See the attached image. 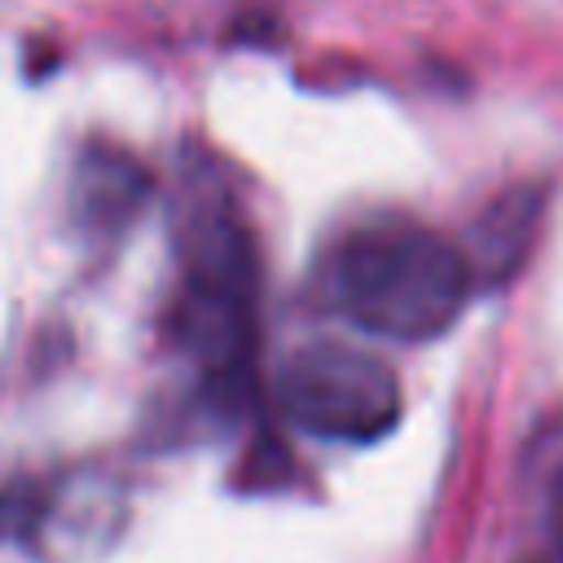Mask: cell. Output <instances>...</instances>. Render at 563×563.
Returning a JSON list of instances; mask_svg holds the SVG:
<instances>
[{
    "label": "cell",
    "mask_w": 563,
    "mask_h": 563,
    "mask_svg": "<svg viewBox=\"0 0 563 563\" xmlns=\"http://www.w3.org/2000/svg\"><path fill=\"white\" fill-rule=\"evenodd\" d=\"M277 409L290 427L317 440L369 444L400 422V383L374 352L325 339L286 356L277 374Z\"/></svg>",
    "instance_id": "7a4b0ae2"
},
{
    "label": "cell",
    "mask_w": 563,
    "mask_h": 563,
    "mask_svg": "<svg viewBox=\"0 0 563 563\" xmlns=\"http://www.w3.org/2000/svg\"><path fill=\"white\" fill-rule=\"evenodd\" d=\"M475 286L462 246L400 216L352 224L317 264L321 303L356 330L422 343L444 334Z\"/></svg>",
    "instance_id": "6da1fadb"
},
{
    "label": "cell",
    "mask_w": 563,
    "mask_h": 563,
    "mask_svg": "<svg viewBox=\"0 0 563 563\" xmlns=\"http://www.w3.org/2000/svg\"><path fill=\"white\" fill-rule=\"evenodd\" d=\"M541 211H545V194L541 189H506L497 202L484 207V216L471 224V273L479 282H501L510 277L528 251L532 238L541 229Z\"/></svg>",
    "instance_id": "277c9868"
},
{
    "label": "cell",
    "mask_w": 563,
    "mask_h": 563,
    "mask_svg": "<svg viewBox=\"0 0 563 563\" xmlns=\"http://www.w3.org/2000/svg\"><path fill=\"white\" fill-rule=\"evenodd\" d=\"M550 532H554V554H559V563H563V479H559V488H554V515H550Z\"/></svg>",
    "instance_id": "5b68a950"
},
{
    "label": "cell",
    "mask_w": 563,
    "mask_h": 563,
    "mask_svg": "<svg viewBox=\"0 0 563 563\" xmlns=\"http://www.w3.org/2000/svg\"><path fill=\"white\" fill-rule=\"evenodd\" d=\"M150 198L145 167L119 145H88L70 176V216L88 242H114Z\"/></svg>",
    "instance_id": "3957f363"
}]
</instances>
